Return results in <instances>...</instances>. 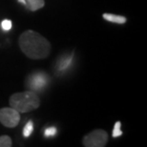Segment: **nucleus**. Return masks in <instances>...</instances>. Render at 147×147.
<instances>
[{"instance_id":"9b49d317","label":"nucleus","mask_w":147,"mask_h":147,"mask_svg":"<svg viewBox=\"0 0 147 147\" xmlns=\"http://www.w3.org/2000/svg\"><path fill=\"white\" fill-rule=\"evenodd\" d=\"M57 133V130L55 127H49V128L46 129L45 132H44L45 137H53V136H55Z\"/></svg>"},{"instance_id":"7ed1b4c3","label":"nucleus","mask_w":147,"mask_h":147,"mask_svg":"<svg viewBox=\"0 0 147 147\" xmlns=\"http://www.w3.org/2000/svg\"><path fill=\"white\" fill-rule=\"evenodd\" d=\"M108 142V134L102 129H96L87 134L82 140L85 147H104Z\"/></svg>"},{"instance_id":"20e7f679","label":"nucleus","mask_w":147,"mask_h":147,"mask_svg":"<svg viewBox=\"0 0 147 147\" xmlns=\"http://www.w3.org/2000/svg\"><path fill=\"white\" fill-rule=\"evenodd\" d=\"M20 121V113L11 107L0 109V122L6 127L13 128Z\"/></svg>"},{"instance_id":"423d86ee","label":"nucleus","mask_w":147,"mask_h":147,"mask_svg":"<svg viewBox=\"0 0 147 147\" xmlns=\"http://www.w3.org/2000/svg\"><path fill=\"white\" fill-rule=\"evenodd\" d=\"M102 17L105 20H107V21L117 23V24H124L127 21L126 17L122 16H117V14H113V13H103L102 14Z\"/></svg>"},{"instance_id":"39448f33","label":"nucleus","mask_w":147,"mask_h":147,"mask_svg":"<svg viewBox=\"0 0 147 147\" xmlns=\"http://www.w3.org/2000/svg\"><path fill=\"white\" fill-rule=\"evenodd\" d=\"M28 82H29L28 86H30L31 89L39 90L45 86V84L47 83L46 74H43V73L34 74L30 78H28Z\"/></svg>"},{"instance_id":"f03ea898","label":"nucleus","mask_w":147,"mask_h":147,"mask_svg":"<svg viewBox=\"0 0 147 147\" xmlns=\"http://www.w3.org/2000/svg\"><path fill=\"white\" fill-rule=\"evenodd\" d=\"M10 105L18 113H28L37 109L40 100L34 91H25L13 94L10 98Z\"/></svg>"},{"instance_id":"f257e3e1","label":"nucleus","mask_w":147,"mask_h":147,"mask_svg":"<svg viewBox=\"0 0 147 147\" xmlns=\"http://www.w3.org/2000/svg\"><path fill=\"white\" fill-rule=\"evenodd\" d=\"M18 43L21 51L31 59H43L51 52V43L33 30L24 32L19 36Z\"/></svg>"},{"instance_id":"4468645a","label":"nucleus","mask_w":147,"mask_h":147,"mask_svg":"<svg viewBox=\"0 0 147 147\" xmlns=\"http://www.w3.org/2000/svg\"><path fill=\"white\" fill-rule=\"evenodd\" d=\"M18 1H19V2H21V3H23L24 5H26V1H25V0H18Z\"/></svg>"},{"instance_id":"9d476101","label":"nucleus","mask_w":147,"mask_h":147,"mask_svg":"<svg viewBox=\"0 0 147 147\" xmlns=\"http://www.w3.org/2000/svg\"><path fill=\"white\" fill-rule=\"evenodd\" d=\"M120 127H121V122L120 121H117L116 123H115L114 130H113V133H112L114 138L120 137L122 135V131L120 130Z\"/></svg>"},{"instance_id":"f8f14e48","label":"nucleus","mask_w":147,"mask_h":147,"mask_svg":"<svg viewBox=\"0 0 147 147\" xmlns=\"http://www.w3.org/2000/svg\"><path fill=\"white\" fill-rule=\"evenodd\" d=\"M1 27H2V29L4 31L11 30V20H9V19L3 20L2 23H1Z\"/></svg>"},{"instance_id":"0eeeda50","label":"nucleus","mask_w":147,"mask_h":147,"mask_svg":"<svg viewBox=\"0 0 147 147\" xmlns=\"http://www.w3.org/2000/svg\"><path fill=\"white\" fill-rule=\"evenodd\" d=\"M26 1V7L32 11H36L39 9L43 8L45 5L44 0H25Z\"/></svg>"},{"instance_id":"ddd939ff","label":"nucleus","mask_w":147,"mask_h":147,"mask_svg":"<svg viewBox=\"0 0 147 147\" xmlns=\"http://www.w3.org/2000/svg\"><path fill=\"white\" fill-rule=\"evenodd\" d=\"M71 60H72V58H71V57H70V58H65V60H64V63H63V64H61L60 67H58V68L64 69V68H66V67H68L69 63L71 62Z\"/></svg>"},{"instance_id":"6e6552de","label":"nucleus","mask_w":147,"mask_h":147,"mask_svg":"<svg viewBox=\"0 0 147 147\" xmlns=\"http://www.w3.org/2000/svg\"><path fill=\"white\" fill-rule=\"evenodd\" d=\"M34 131V123L33 121H28L27 123H26L25 127L24 129H23V136H24L25 138H28L31 136V134L33 133Z\"/></svg>"},{"instance_id":"1a4fd4ad","label":"nucleus","mask_w":147,"mask_h":147,"mask_svg":"<svg viewBox=\"0 0 147 147\" xmlns=\"http://www.w3.org/2000/svg\"><path fill=\"white\" fill-rule=\"evenodd\" d=\"M13 145V140L9 136H1L0 137V147H11Z\"/></svg>"}]
</instances>
